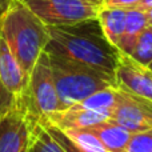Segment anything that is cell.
Segmentation results:
<instances>
[{"mask_svg":"<svg viewBox=\"0 0 152 152\" xmlns=\"http://www.w3.org/2000/svg\"><path fill=\"white\" fill-rule=\"evenodd\" d=\"M150 26H151V27H152V24H150Z\"/></svg>","mask_w":152,"mask_h":152,"instance_id":"cell-26","label":"cell"},{"mask_svg":"<svg viewBox=\"0 0 152 152\" xmlns=\"http://www.w3.org/2000/svg\"><path fill=\"white\" fill-rule=\"evenodd\" d=\"M115 79L119 89L152 102V69L148 66L120 52Z\"/></svg>","mask_w":152,"mask_h":152,"instance_id":"cell-8","label":"cell"},{"mask_svg":"<svg viewBox=\"0 0 152 152\" xmlns=\"http://www.w3.org/2000/svg\"><path fill=\"white\" fill-rule=\"evenodd\" d=\"M18 100L29 119L34 129L39 126H47L53 112L60 110L58 91L53 81L48 53L43 52L29 74L28 84Z\"/></svg>","mask_w":152,"mask_h":152,"instance_id":"cell-4","label":"cell"},{"mask_svg":"<svg viewBox=\"0 0 152 152\" xmlns=\"http://www.w3.org/2000/svg\"><path fill=\"white\" fill-rule=\"evenodd\" d=\"M103 120H108L107 113L87 108L81 103H75L69 107L53 112L48 119L47 126H55L63 131H67L74 128H84Z\"/></svg>","mask_w":152,"mask_h":152,"instance_id":"cell-9","label":"cell"},{"mask_svg":"<svg viewBox=\"0 0 152 152\" xmlns=\"http://www.w3.org/2000/svg\"><path fill=\"white\" fill-rule=\"evenodd\" d=\"M48 134L52 136V139L56 142V144L61 148L63 152H88L84 148H81L77 143H75L63 129L58 128L55 126H45Z\"/></svg>","mask_w":152,"mask_h":152,"instance_id":"cell-18","label":"cell"},{"mask_svg":"<svg viewBox=\"0 0 152 152\" xmlns=\"http://www.w3.org/2000/svg\"><path fill=\"white\" fill-rule=\"evenodd\" d=\"M124 152H152V128L134 132Z\"/></svg>","mask_w":152,"mask_h":152,"instance_id":"cell-17","label":"cell"},{"mask_svg":"<svg viewBox=\"0 0 152 152\" xmlns=\"http://www.w3.org/2000/svg\"><path fill=\"white\" fill-rule=\"evenodd\" d=\"M28 79L29 75L18 63L0 34V80L3 86L16 99H19L28 84Z\"/></svg>","mask_w":152,"mask_h":152,"instance_id":"cell-10","label":"cell"},{"mask_svg":"<svg viewBox=\"0 0 152 152\" xmlns=\"http://www.w3.org/2000/svg\"><path fill=\"white\" fill-rule=\"evenodd\" d=\"M100 27L103 29V34L105 35L108 40L115 47H118L121 36L126 28V19H127V10L120 7H108L103 5L100 7L96 16Z\"/></svg>","mask_w":152,"mask_h":152,"instance_id":"cell-12","label":"cell"},{"mask_svg":"<svg viewBox=\"0 0 152 152\" xmlns=\"http://www.w3.org/2000/svg\"><path fill=\"white\" fill-rule=\"evenodd\" d=\"M84 128H87L97 137V140L102 143L107 152H124L134 134L123 126L111 120H103Z\"/></svg>","mask_w":152,"mask_h":152,"instance_id":"cell-11","label":"cell"},{"mask_svg":"<svg viewBox=\"0 0 152 152\" xmlns=\"http://www.w3.org/2000/svg\"><path fill=\"white\" fill-rule=\"evenodd\" d=\"M151 7H152V0H142L135 8H139V10H142V11H147V10H150Z\"/></svg>","mask_w":152,"mask_h":152,"instance_id":"cell-21","label":"cell"},{"mask_svg":"<svg viewBox=\"0 0 152 152\" xmlns=\"http://www.w3.org/2000/svg\"><path fill=\"white\" fill-rule=\"evenodd\" d=\"M142 0H103V5L108 7H120V8H135Z\"/></svg>","mask_w":152,"mask_h":152,"instance_id":"cell-20","label":"cell"},{"mask_svg":"<svg viewBox=\"0 0 152 152\" xmlns=\"http://www.w3.org/2000/svg\"><path fill=\"white\" fill-rule=\"evenodd\" d=\"M148 26H150V21H148L145 11H142L139 8H128L126 28H124V34L118 44V50L121 53L131 55L139 36Z\"/></svg>","mask_w":152,"mask_h":152,"instance_id":"cell-13","label":"cell"},{"mask_svg":"<svg viewBox=\"0 0 152 152\" xmlns=\"http://www.w3.org/2000/svg\"><path fill=\"white\" fill-rule=\"evenodd\" d=\"M108 120L123 126L131 132L152 128V102L118 88L116 103Z\"/></svg>","mask_w":152,"mask_h":152,"instance_id":"cell-6","label":"cell"},{"mask_svg":"<svg viewBox=\"0 0 152 152\" xmlns=\"http://www.w3.org/2000/svg\"><path fill=\"white\" fill-rule=\"evenodd\" d=\"M48 58L60 102V110L81 102L89 95L104 88H118L113 75L75 63L61 56L48 53Z\"/></svg>","mask_w":152,"mask_h":152,"instance_id":"cell-3","label":"cell"},{"mask_svg":"<svg viewBox=\"0 0 152 152\" xmlns=\"http://www.w3.org/2000/svg\"><path fill=\"white\" fill-rule=\"evenodd\" d=\"M10 3H11V0H0V16L4 13V11L7 10Z\"/></svg>","mask_w":152,"mask_h":152,"instance_id":"cell-22","label":"cell"},{"mask_svg":"<svg viewBox=\"0 0 152 152\" xmlns=\"http://www.w3.org/2000/svg\"><path fill=\"white\" fill-rule=\"evenodd\" d=\"M44 51L115 76L120 51L103 34L97 19L64 26H48Z\"/></svg>","mask_w":152,"mask_h":152,"instance_id":"cell-1","label":"cell"},{"mask_svg":"<svg viewBox=\"0 0 152 152\" xmlns=\"http://www.w3.org/2000/svg\"><path fill=\"white\" fill-rule=\"evenodd\" d=\"M145 13H147V18H148V21H150V24H152V7L150 10L145 11Z\"/></svg>","mask_w":152,"mask_h":152,"instance_id":"cell-23","label":"cell"},{"mask_svg":"<svg viewBox=\"0 0 152 152\" xmlns=\"http://www.w3.org/2000/svg\"><path fill=\"white\" fill-rule=\"evenodd\" d=\"M45 26H64L96 19L99 0H20Z\"/></svg>","mask_w":152,"mask_h":152,"instance_id":"cell-5","label":"cell"},{"mask_svg":"<svg viewBox=\"0 0 152 152\" xmlns=\"http://www.w3.org/2000/svg\"><path fill=\"white\" fill-rule=\"evenodd\" d=\"M29 152H63L61 148L48 134L44 126H39L34 129Z\"/></svg>","mask_w":152,"mask_h":152,"instance_id":"cell-15","label":"cell"},{"mask_svg":"<svg viewBox=\"0 0 152 152\" xmlns=\"http://www.w3.org/2000/svg\"><path fill=\"white\" fill-rule=\"evenodd\" d=\"M28 152H29V150H28Z\"/></svg>","mask_w":152,"mask_h":152,"instance_id":"cell-27","label":"cell"},{"mask_svg":"<svg viewBox=\"0 0 152 152\" xmlns=\"http://www.w3.org/2000/svg\"><path fill=\"white\" fill-rule=\"evenodd\" d=\"M0 34L29 75L48 43V26L20 0H11L0 18Z\"/></svg>","mask_w":152,"mask_h":152,"instance_id":"cell-2","label":"cell"},{"mask_svg":"<svg viewBox=\"0 0 152 152\" xmlns=\"http://www.w3.org/2000/svg\"><path fill=\"white\" fill-rule=\"evenodd\" d=\"M15 104L16 97L5 89V87L3 86L1 80H0V116L3 113H5L7 111H10Z\"/></svg>","mask_w":152,"mask_h":152,"instance_id":"cell-19","label":"cell"},{"mask_svg":"<svg viewBox=\"0 0 152 152\" xmlns=\"http://www.w3.org/2000/svg\"><path fill=\"white\" fill-rule=\"evenodd\" d=\"M34 127L23 108L16 104L0 116V152H28Z\"/></svg>","mask_w":152,"mask_h":152,"instance_id":"cell-7","label":"cell"},{"mask_svg":"<svg viewBox=\"0 0 152 152\" xmlns=\"http://www.w3.org/2000/svg\"><path fill=\"white\" fill-rule=\"evenodd\" d=\"M132 59L143 66H150L152 61V27L148 26L139 36L131 55Z\"/></svg>","mask_w":152,"mask_h":152,"instance_id":"cell-14","label":"cell"},{"mask_svg":"<svg viewBox=\"0 0 152 152\" xmlns=\"http://www.w3.org/2000/svg\"><path fill=\"white\" fill-rule=\"evenodd\" d=\"M0 18H1V16H0Z\"/></svg>","mask_w":152,"mask_h":152,"instance_id":"cell-28","label":"cell"},{"mask_svg":"<svg viewBox=\"0 0 152 152\" xmlns=\"http://www.w3.org/2000/svg\"><path fill=\"white\" fill-rule=\"evenodd\" d=\"M148 67H150V68L152 69V61H151V63H150V66H148Z\"/></svg>","mask_w":152,"mask_h":152,"instance_id":"cell-24","label":"cell"},{"mask_svg":"<svg viewBox=\"0 0 152 152\" xmlns=\"http://www.w3.org/2000/svg\"><path fill=\"white\" fill-rule=\"evenodd\" d=\"M99 1H102V3H103V0H99Z\"/></svg>","mask_w":152,"mask_h":152,"instance_id":"cell-25","label":"cell"},{"mask_svg":"<svg viewBox=\"0 0 152 152\" xmlns=\"http://www.w3.org/2000/svg\"><path fill=\"white\" fill-rule=\"evenodd\" d=\"M75 143H77L81 148H84L88 152H107L102 143L97 140V137L94 134L88 131L87 128H74L64 131Z\"/></svg>","mask_w":152,"mask_h":152,"instance_id":"cell-16","label":"cell"}]
</instances>
